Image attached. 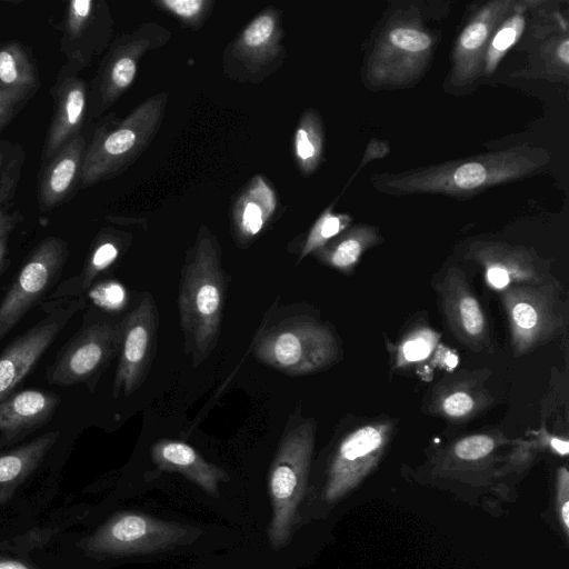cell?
<instances>
[{
  "label": "cell",
  "instance_id": "cell-15",
  "mask_svg": "<svg viewBox=\"0 0 569 569\" xmlns=\"http://www.w3.org/2000/svg\"><path fill=\"white\" fill-rule=\"evenodd\" d=\"M142 107L113 128L102 124L86 148L80 184L108 179L128 163L142 143Z\"/></svg>",
  "mask_w": 569,
  "mask_h": 569
},
{
  "label": "cell",
  "instance_id": "cell-24",
  "mask_svg": "<svg viewBox=\"0 0 569 569\" xmlns=\"http://www.w3.org/2000/svg\"><path fill=\"white\" fill-rule=\"evenodd\" d=\"M382 241L378 229L370 224H356L346 229L322 248L315 251L323 263L348 272L355 268L361 256Z\"/></svg>",
  "mask_w": 569,
  "mask_h": 569
},
{
  "label": "cell",
  "instance_id": "cell-4",
  "mask_svg": "<svg viewBox=\"0 0 569 569\" xmlns=\"http://www.w3.org/2000/svg\"><path fill=\"white\" fill-rule=\"evenodd\" d=\"M515 357L528 355L560 337L568 325V299L551 276L540 283L512 284L500 291Z\"/></svg>",
  "mask_w": 569,
  "mask_h": 569
},
{
  "label": "cell",
  "instance_id": "cell-27",
  "mask_svg": "<svg viewBox=\"0 0 569 569\" xmlns=\"http://www.w3.org/2000/svg\"><path fill=\"white\" fill-rule=\"evenodd\" d=\"M322 142L319 118L315 112H309L302 119L295 137L296 156L306 171L310 172L317 168L322 153Z\"/></svg>",
  "mask_w": 569,
  "mask_h": 569
},
{
  "label": "cell",
  "instance_id": "cell-41",
  "mask_svg": "<svg viewBox=\"0 0 569 569\" xmlns=\"http://www.w3.org/2000/svg\"><path fill=\"white\" fill-rule=\"evenodd\" d=\"M561 513H562V519H563V522H565V526L568 528L569 527V502H565L562 508H561Z\"/></svg>",
  "mask_w": 569,
  "mask_h": 569
},
{
  "label": "cell",
  "instance_id": "cell-26",
  "mask_svg": "<svg viewBox=\"0 0 569 569\" xmlns=\"http://www.w3.org/2000/svg\"><path fill=\"white\" fill-rule=\"evenodd\" d=\"M518 4L519 2H516L512 11L497 27L489 40L483 58L482 74L485 76H490L496 71L501 59L518 41L525 29L526 17L523 9Z\"/></svg>",
  "mask_w": 569,
  "mask_h": 569
},
{
  "label": "cell",
  "instance_id": "cell-17",
  "mask_svg": "<svg viewBox=\"0 0 569 569\" xmlns=\"http://www.w3.org/2000/svg\"><path fill=\"white\" fill-rule=\"evenodd\" d=\"M50 92L53 113L42 148L41 164L80 134L89 110V90L86 82L63 67Z\"/></svg>",
  "mask_w": 569,
  "mask_h": 569
},
{
  "label": "cell",
  "instance_id": "cell-37",
  "mask_svg": "<svg viewBox=\"0 0 569 569\" xmlns=\"http://www.w3.org/2000/svg\"><path fill=\"white\" fill-rule=\"evenodd\" d=\"M0 569H33V568L19 561V560L0 557Z\"/></svg>",
  "mask_w": 569,
  "mask_h": 569
},
{
  "label": "cell",
  "instance_id": "cell-20",
  "mask_svg": "<svg viewBox=\"0 0 569 569\" xmlns=\"http://www.w3.org/2000/svg\"><path fill=\"white\" fill-rule=\"evenodd\" d=\"M59 397L50 391L28 389L13 392L0 403V447L22 440L53 415Z\"/></svg>",
  "mask_w": 569,
  "mask_h": 569
},
{
  "label": "cell",
  "instance_id": "cell-21",
  "mask_svg": "<svg viewBox=\"0 0 569 569\" xmlns=\"http://www.w3.org/2000/svg\"><path fill=\"white\" fill-rule=\"evenodd\" d=\"M392 427L391 420H373L359 426L343 438L332 465L328 493H337L351 475L359 471L361 465L378 455Z\"/></svg>",
  "mask_w": 569,
  "mask_h": 569
},
{
  "label": "cell",
  "instance_id": "cell-36",
  "mask_svg": "<svg viewBox=\"0 0 569 569\" xmlns=\"http://www.w3.org/2000/svg\"><path fill=\"white\" fill-rule=\"evenodd\" d=\"M19 213L11 206H0V246L8 242L9 233L18 222Z\"/></svg>",
  "mask_w": 569,
  "mask_h": 569
},
{
  "label": "cell",
  "instance_id": "cell-9",
  "mask_svg": "<svg viewBox=\"0 0 569 569\" xmlns=\"http://www.w3.org/2000/svg\"><path fill=\"white\" fill-rule=\"evenodd\" d=\"M68 254L67 241L53 236L30 252L0 302V340L59 279Z\"/></svg>",
  "mask_w": 569,
  "mask_h": 569
},
{
  "label": "cell",
  "instance_id": "cell-5",
  "mask_svg": "<svg viewBox=\"0 0 569 569\" xmlns=\"http://www.w3.org/2000/svg\"><path fill=\"white\" fill-rule=\"evenodd\" d=\"M254 357L291 376L326 369L340 352L335 333L309 317L286 318L259 331L252 343Z\"/></svg>",
  "mask_w": 569,
  "mask_h": 569
},
{
  "label": "cell",
  "instance_id": "cell-23",
  "mask_svg": "<svg viewBox=\"0 0 569 569\" xmlns=\"http://www.w3.org/2000/svg\"><path fill=\"white\" fill-rule=\"evenodd\" d=\"M60 432L51 431L14 449L0 452V506L36 471Z\"/></svg>",
  "mask_w": 569,
  "mask_h": 569
},
{
  "label": "cell",
  "instance_id": "cell-35",
  "mask_svg": "<svg viewBox=\"0 0 569 569\" xmlns=\"http://www.w3.org/2000/svg\"><path fill=\"white\" fill-rule=\"evenodd\" d=\"M161 3L168 10L184 19L197 17L206 4L202 0H166Z\"/></svg>",
  "mask_w": 569,
  "mask_h": 569
},
{
  "label": "cell",
  "instance_id": "cell-25",
  "mask_svg": "<svg viewBox=\"0 0 569 569\" xmlns=\"http://www.w3.org/2000/svg\"><path fill=\"white\" fill-rule=\"evenodd\" d=\"M0 87L31 98L40 87L39 71L31 51L20 41L0 43Z\"/></svg>",
  "mask_w": 569,
  "mask_h": 569
},
{
  "label": "cell",
  "instance_id": "cell-30",
  "mask_svg": "<svg viewBox=\"0 0 569 569\" xmlns=\"http://www.w3.org/2000/svg\"><path fill=\"white\" fill-rule=\"evenodd\" d=\"M436 342V335L430 330L411 333L399 347L398 363L406 365L422 360L429 356Z\"/></svg>",
  "mask_w": 569,
  "mask_h": 569
},
{
  "label": "cell",
  "instance_id": "cell-33",
  "mask_svg": "<svg viewBox=\"0 0 569 569\" xmlns=\"http://www.w3.org/2000/svg\"><path fill=\"white\" fill-rule=\"evenodd\" d=\"M91 297L98 306L108 310H119L127 301L124 288L114 281L99 284L92 290Z\"/></svg>",
  "mask_w": 569,
  "mask_h": 569
},
{
  "label": "cell",
  "instance_id": "cell-32",
  "mask_svg": "<svg viewBox=\"0 0 569 569\" xmlns=\"http://www.w3.org/2000/svg\"><path fill=\"white\" fill-rule=\"evenodd\" d=\"M274 19L270 14H262L254 19L242 34V42L248 48H261L273 36Z\"/></svg>",
  "mask_w": 569,
  "mask_h": 569
},
{
  "label": "cell",
  "instance_id": "cell-31",
  "mask_svg": "<svg viewBox=\"0 0 569 569\" xmlns=\"http://www.w3.org/2000/svg\"><path fill=\"white\" fill-rule=\"evenodd\" d=\"M262 198L248 199L237 217L238 229L243 238L258 234L264 226L271 210L264 209Z\"/></svg>",
  "mask_w": 569,
  "mask_h": 569
},
{
  "label": "cell",
  "instance_id": "cell-28",
  "mask_svg": "<svg viewBox=\"0 0 569 569\" xmlns=\"http://www.w3.org/2000/svg\"><path fill=\"white\" fill-rule=\"evenodd\" d=\"M351 221L350 216L343 213L336 214L328 208L312 226L300 253V259L322 248L348 229Z\"/></svg>",
  "mask_w": 569,
  "mask_h": 569
},
{
  "label": "cell",
  "instance_id": "cell-8",
  "mask_svg": "<svg viewBox=\"0 0 569 569\" xmlns=\"http://www.w3.org/2000/svg\"><path fill=\"white\" fill-rule=\"evenodd\" d=\"M84 302L83 297L70 296L46 303V316L4 349L0 355V403L13 393Z\"/></svg>",
  "mask_w": 569,
  "mask_h": 569
},
{
  "label": "cell",
  "instance_id": "cell-16",
  "mask_svg": "<svg viewBox=\"0 0 569 569\" xmlns=\"http://www.w3.org/2000/svg\"><path fill=\"white\" fill-rule=\"evenodd\" d=\"M107 12L102 2L71 0L67 2L61 22L60 50L66 58L63 68L77 73L90 64L106 43Z\"/></svg>",
  "mask_w": 569,
  "mask_h": 569
},
{
  "label": "cell",
  "instance_id": "cell-2",
  "mask_svg": "<svg viewBox=\"0 0 569 569\" xmlns=\"http://www.w3.org/2000/svg\"><path fill=\"white\" fill-rule=\"evenodd\" d=\"M226 281L218 247L201 237L188 253L179 284V315L193 367L214 349L221 326Z\"/></svg>",
  "mask_w": 569,
  "mask_h": 569
},
{
  "label": "cell",
  "instance_id": "cell-39",
  "mask_svg": "<svg viewBox=\"0 0 569 569\" xmlns=\"http://www.w3.org/2000/svg\"><path fill=\"white\" fill-rule=\"evenodd\" d=\"M11 147V142L7 140H0V173L3 168L8 151Z\"/></svg>",
  "mask_w": 569,
  "mask_h": 569
},
{
  "label": "cell",
  "instance_id": "cell-13",
  "mask_svg": "<svg viewBox=\"0 0 569 569\" xmlns=\"http://www.w3.org/2000/svg\"><path fill=\"white\" fill-rule=\"evenodd\" d=\"M445 321L456 339L480 352L489 348V325L466 273L452 266L436 283Z\"/></svg>",
  "mask_w": 569,
  "mask_h": 569
},
{
  "label": "cell",
  "instance_id": "cell-34",
  "mask_svg": "<svg viewBox=\"0 0 569 569\" xmlns=\"http://www.w3.org/2000/svg\"><path fill=\"white\" fill-rule=\"evenodd\" d=\"M30 96L0 87V132L12 121Z\"/></svg>",
  "mask_w": 569,
  "mask_h": 569
},
{
  "label": "cell",
  "instance_id": "cell-7",
  "mask_svg": "<svg viewBox=\"0 0 569 569\" xmlns=\"http://www.w3.org/2000/svg\"><path fill=\"white\" fill-rule=\"evenodd\" d=\"M200 535L196 528L163 521L140 512H119L80 541L91 556L150 555L189 543Z\"/></svg>",
  "mask_w": 569,
  "mask_h": 569
},
{
  "label": "cell",
  "instance_id": "cell-1",
  "mask_svg": "<svg viewBox=\"0 0 569 569\" xmlns=\"http://www.w3.org/2000/svg\"><path fill=\"white\" fill-rule=\"evenodd\" d=\"M549 161L547 150L519 144L400 173H377L371 177V182L375 189L391 196L430 193L465 199L497 184L531 176Z\"/></svg>",
  "mask_w": 569,
  "mask_h": 569
},
{
  "label": "cell",
  "instance_id": "cell-29",
  "mask_svg": "<svg viewBox=\"0 0 569 569\" xmlns=\"http://www.w3.org/2000/svg\"><path fill=\"white\" fill-rule=\"evenodd\" d=\"M119 256V247L110 237L99 238L88 257L87 263L79 276V290H86L90 287L94 278L111 266Z\"/></svg>",
  "mask_w": 569,
  "mask_h": 569
},
{
  "label": "cell",
  "instance_id": "cell-12",
  "mask_svg": "<svg viewBox=\"0 0 569 569\" xmlns=\"http://www.w3.org/2000/svg\"><path fill=\"white\" fill-rule=\"evenodd\" d=\"M465 258L479 264L492 289L519 283H540L550 278V261L523 246L501 241L476 240L465 251Z\"/></svg>",
  "mask_w": 569,
  "mask_h": 569
},
{
  "label": "cell",
  "instance_id": "cell-40",
  "mask_svg": "<svg viewBox=\"0 0 569 569\" xmlns=\"http://www.w3.org/2000/svg\"><path fill=\"white\" fill-rule=\"evenodd\" d=\"M7 243L0 246V273L2 272L4 266L7 264Z\"/></svg>",
  "mask_w": 569,
  "mask_h": 569
},
{
  "label": "cell",
  "instance_id": "cell-14",
  "mask_svg": "<svg viewBox=\"0 0 569 569\" xmlns=\"http://www.w3.org/2000/svg\"><path fill=\"white\" fill-rule=\"evenodd\" d=\"M516 6L513 0H493L477 9L458 36L448 78L453 89L471 86L481 74L489 40Z\"/></svg>",
  "mask_w": 569,
  "mask_h": 569
},
{
  "label": "cell",
  "instance_id": "cell-6",
  "mask_svg": "<svg viewBox=\"0 0 569 569\" xmlns=\"http://www.w3.org/2000/svg\"><path fill=\"white\" fill-rule=\"evenodd\" d=\"M315 427L316 422L307 419L286 430L270 467L272 516L268 536L270 546L276 550L291 540L297 508L307 482Z\"/></svg>",
  "mask_w": 569,
  "mask_h": 569
},
{
  "label": "cell",
  "instance_id": "cell-22",
  "mask_svg": "<svg viewBox=\"0 0 569 569\" xmlns=\"http://www.w3.org/2000/svg\"><path fill=\"white\" fill-rule=\"evenodd\" d=\"M151 457L161 470L183 475L213 497L219 495V483L229 480L223 469L206 461L193 447L182 441L159 440L151 448Z\"/></svg>",
  "mask_w": 569,
  "mask_h": 569
},
{
  "label": "cell",
  "instance_id": "cell-19",
  "mask_svg": "<svg viewBox=\"0 0 569 569\" xmlns=\"http://www.w3.org/2000/svg\"><path fill=\"white\" fill-rule=\"evenodd\" d=\"M86 139L79 134L41 164L37 200L41 212H48L72 198L80 183Z\"/></svg>",
  "mask_w": 569,
  "mask_h": 569
},
{
  "label": "cell",
  "instance_id": "cell-10",
  "mask_svg": "<svg viewBox=\"0 0 569 569\" xmlns=\"http://www.w3.org/2000/svg\"><path fill=\"white\" fill-rule=\"evenodd\" d=\"M121 336L122 320L84 328L61 350L48 368L46 379L62 387L80 382L89 386L119 352Z\"/></svg>",
  "mask_w": 569,
  "mask_h": 569
},
{
  "label": "cell",
  "instance_id": "cell-3",
  "mask_svg": "<svg viewBox=\"0 0 569 569\" xmlns=\"http://www.w3.org/2000/svg\"><path fill=\"white\" fill-rule=\"evenodd\" d=\"M437 47L436 34L416 7L395 9L383 19L363 61L370 90L415 84L427 71Z\"/></svg>",
  "mask_w": 569,
  "mask_h": 569
},
{
  "label": "cell",
  "instance_id": "cell-38",
  "mask_svg": "<svg viewBox=\"0 0 569 569\" xmlns=\"http://www.w3.org/2000/svg\"><path fill=\"white\" fill-rule=\"evenodd\" d=\"M550 447L563 456L567 455L569 450L568 441L557 437L550 438Z\"/></svg>",
  "mask_w": 569,
  "mask_h": 569
},
{
  "label": "cell",
  "instance_id": "cell-18",
  "mask_svg": "<svg viewBox=\"0 0 569 569\" xmlns=\"http://www.w3.org/2000/svg\"><path fill=\"white\" fill-rule=\"evenodd\" d=\"M480 371L458 372L438 382L429 395L428 412L451 421H468L493 402Z\"/></svg>",
  "mask_w": 569,
  "mask_h": 569
},
{
  "label": "cell",
  "instance_id": "cell-11",
  "mask_svg": "<svg viewBox=\"0 0 569 569\" xmlns=\"http://www.w3.org/2000/svg\"><path fill=\"white\" fill-rule=\"evenodd\" d=\"M158 312L151 295L122 319L119 363L113 383V397L130 396L144 381L154 355Z\"/></svg>",
  "mask_w": 569,
  "mask_h": 569
}]
</instances>
